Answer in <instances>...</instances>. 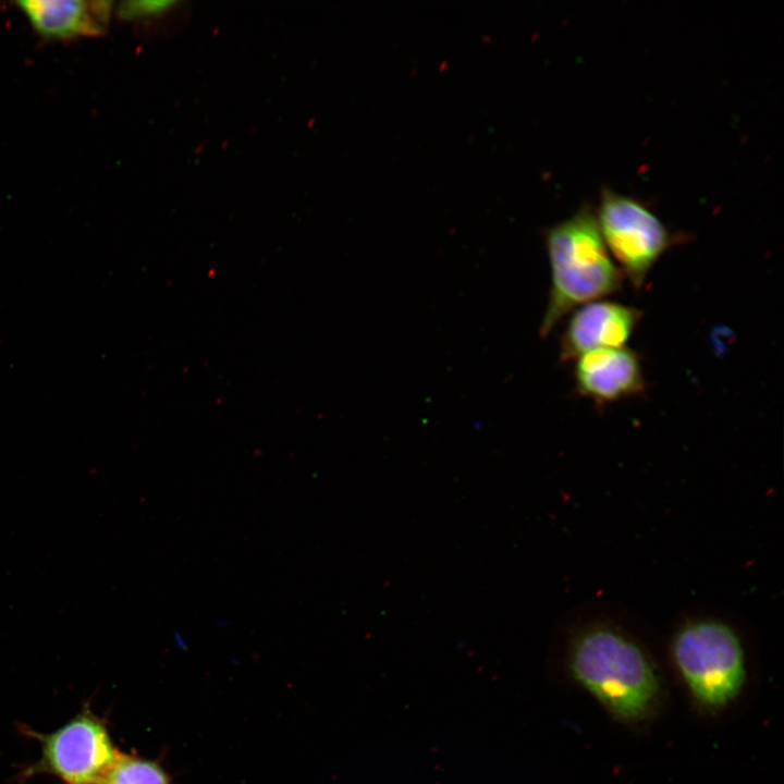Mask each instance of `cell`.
Wrapping results in <instances>:
<instances>
[{
  "instance_id": "6da1fadb",
  "label": "cell",
  "mask_w": 784,
  "mask_h": 784,
  "mask_svg": "<svg viewBox=\"0 0 784 784\" xmlns=\"http://www.w3.org/2000/svg\"><path fill=\"white\" fill-rule=\"evenodd\" d=\"M568 669L618 721L647 719L659 700L660 683L650 659L612 627L593 626L577 634L569 646Z\"/></svg>"
},
{
  "instance_id": "7a4b0ae2",
  "label": "cell",
  "mask_w": 784,
  "mask_h": 784,
  "mask_svg": "<svg viewBox=\"0 0 784 784\" xmlns=\"http://www.w3.org/2000/svg\"><path fill=\"white\" fill-rule=\"evenodd\" d=\"M551 285L539 333L548 335L572 310L616 293L624 275L608 252L596 210L581 205L544 234Z\"/></svg>"
},
{
  "instance_id": "3957f363",
  "label": "cell",
  "mask_w": 784,
  "mask_h": 784,
  "mask_svg": "<svg viewBox=\"0 0 784 784\" xmlns=\"http://www.w3.org/2000/svg\"><path fill=\"white\" fill-rule=\"evenodd\" d=\"M672 656L691 696L707 709L725 707L744 686L742 644L721 622L697 621L683 626L673 639Z\"/></svg>"
},
{
  "instance_id": "277c9868",
  "label": "cell",
  "mask_w": 784,
  "mask_h": 784,
  "mask_svg": "<svg viewBox=\"0 0 784 784\" xmlns=\"http://www.w3.org/2000/svg\"><path fill=\"white\" fill-rule=\"evenodd\" d=\"M608 252L634 289L642 286L660 257L678 241L642 201L603 187L596 210Z\"/></svg>"
},
{
  "instance_id": "5b68a950",
  "label": "cell",
  "mask_w": 784,
  "mask_h": 784,
  "mask_svg": "<svg viewBox=\"0 0 784 784\" xmlns=\"http://www.w3.org/2000/svg\"><path fill=\"white\" fill-rule=\"evenodd\" d=\"M24 732L40 744L38 760L21 773L24 779L48 774L63 784H99L119 752L107 723L89 706L51 733Z\"/></svg>"
},
{
  "instance_id": "8992f818",
  "label": "cell",
  "mask_w": 784,
  "mask_h": 784,
  "mask_svg": "<svg viewBox=\"0 0 784 784\" xmlns=\"http://www.w3.org/2000/svg\"><path fill=\"white\" fill-rule=\"evenodd\" d=\"M641 316L638 308L612 301L579 306L562 334L560 358L568 362L592 350L625 346Z\"/></svg>"
},
{
  "instance_id": "52a82bcc",
  "label": "cell",
  "mask_w": 784,
  "mask_h": 784,
  "mask_svg": "<svg viewBox=\"0 0 784 784\" xmlns=\"http://www.w3.org/2000/svg\"><path fill=\"white\" fill-rule=\"evenodd\" d=\"M575 360L576 392L599 406L635 396L645 389L639 357L626 346L592 350Z\"/></svg>"
},
{
  "instance_id": "ba28073f",
  "label": "cell",
  "mask_w": 784,
  "mask_h": 784,
  "mask_svg": "<svg viewBox=\"0 0 784 784\" xmlns=\"http://www.w3.org/2000/svg\"><path fill=\"white\" fill-rule=\"evenodd\" d=\"M35 30L54 39L102 35L110 22L111 1L30 0L17 2Z\"/></svg>"
},
{
  "instance_id": "9c48e42d",
  "label": "cell",
  "mask_w": 784,
  "mask_h": 784,
  "mask_svg": "<svg viewBox=\"0 0 784 784\" xmlns=\"http://www.w3.org/2000/svg\"><path fill=\"white\" fill-rule=\"evenodd\" d=\"M99 784H170L156 761L119 751Z\"/></svg>"
},
{
  "instance_id": "30bf717a",
  "label": "cell",
  "mask_w": 784,
  "mask_h": 784,
  "mask_svg": "<svg viewBox=\"0 0 784 784\" xmlns=\"http://www.w3.org/2000/svg\"><path fill=\"white\" fill-rule=\"evenodd\" d=\"M177 1H125L120 3L118 15L125 21H156L176 10Z\"/></svg>"
}]
</instances>
